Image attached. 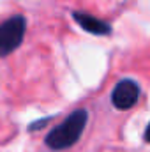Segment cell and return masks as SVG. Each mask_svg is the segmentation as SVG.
Listing matches in <instances>:
<instances>
[{"instance_id": "277c9868", "label": "cell", "mask_w": 150, "mask_h": 152, "mask_svg": "<svg viewBox=\"0 0 150 152\" xmlns=\"http://www.w3.org/2000/svg\"><path fill=\"white\" fill-rule=\"evenodd\" d=\"M73 16H74V20L78 21V25H79L83 30L90 32V34H95V36H108V34L111 32V27H110L106 21H103V20H99V18H95V16H90V14H85V12H74Z\"/></svg>"}, {"instance_id": "3957f363", "label": "cell", "mask_w": 150, "mask_h": 152, "mask_svg": "<svg viewBox=\"0 0 150 152\" xmlns=\"http://www.w3.org/2000/svg\"><path fill=\"white\" fill-rule=\"evenodd\" d=\"M140 99V87L133 80H122L115 85L111 94V103L117 110H129Z\"/></svg>"}, {"instance_id": "5b68a950", "label": "cell", "mask_w": 150, "mask_h": 152, "mask_svg": "<svg viewBox=\"0 0 150 152\" xmlns=\"http://www.w3.org/2000/svg\"><path fill=\"white\" fill-rule=\"evenodd\" d=\"M48 122H50V117H46V118H42V120H39V122L30 124V126H28V129H30V131H34V129H41V127H44Z\"/></svg>"}, {"instance_id": "8992f818", "label": "cell", "mask_w": 150, "mask_h": 152, "mask_svg": "<svg viewBox=\"0 0 150 152\" xmlns=\"http://www.w3.org/2000/svg\"><path fill=\"white\" fill-rule=\"evenodd\" d=\"M145 140H147V142H150V124L147 126V129H145Z\"/></svg>"}, {"instance_id": "6da1fadb", "label": "cell", "mask_w": 150, "mask_h": 152, "mask_svg": "<svg viewBox=\"0 0 150 152\" xmlns=\"http://www.w3.org/2000/svg\"><path fill=\"white\" fill-rule=\"evenodd\" d=\"M87 118L88 113L87 110H76L67 117L66 122H62L60 126H57L55 129H51V133L46 134L44 143L53 149V151H62L67 149L71 145H74L79 140L85 126H87Z\"/></svg>"}, {"instance_id": "7a4b0ae2", "label": "cell", "mask_w": 150, "mask_h": 152, "mask_svg": "<svg viewBox=\"0 0 150 152\" xmlns=\"http://www.w3.org/2000/svg\"><path fill=\"white\" fill-rule=\"evenodd\" d=\"M27 30V20L23 16H12L0 25V57L12 53L23 41Z\"/></svg>"}]
</instances>
